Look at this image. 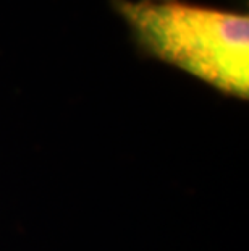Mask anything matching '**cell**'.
I'll return each mask as SVG.
<instances>
[{
    "mask_svg": "<svg viewBox=\"0 0 249 251\" xmlns=\"http://www.w3.org/2000/svg\"><path fill=\"white\" fill-rule=\"evenodd\" d=\"M115 5L156 57L226 94L248 98V15L152 0H115Z\"/></svg>",
    "mask_w": 249,
    "mask_h": 251,
    "instance_id": "obj_1",
    "label": "cell"
}]
</instances>
